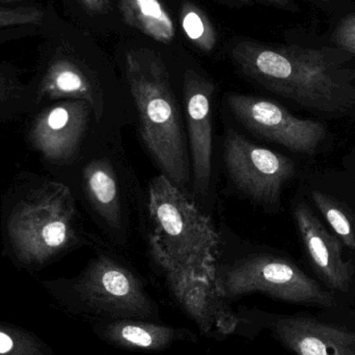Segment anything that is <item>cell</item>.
Instances as JSON below:
<instances>
[{"instance_id":"1","label":"cell","mask_w":355,"mask_h":355,"mask_svg":"<svg viewBox=\"0 0 355 355\" xmlns=\"http://www.w3.org/2000/svg\"><path fill=\"white\" fill-rule=\"evenodd\" d=\"M340 50L241 41L231 55L243 74L268 91L304 107L340 116L355 108V71L345 66L349 53Z\"/></svg>"},{"instance_id":"2","label":"cell","mask_w":355,"mask_h":355,"mask_svg":"<svg viewBox=\"0 0 355 355\" xmlns=\"http://www.w3.org/2000/svg\"><path fill=\"white\" fill-rule=\"evenodd\" d=\"M126 76L144 145L160 174L184 191L191 175L190 158L166 64L155 52L131 50L126 54Z\"/></svg>"},{"instance_id":"3","label":"cell","mask_w":355,"mask_h":355,"mask_svg":"<svg viewBox=\"0 0 355 355\" xmlns=\"http://www.w3.org/2000/svg\"><path fill=\"white\" fill-rule=\"evenodd\" d=\"M235 315L234 334L252 340L267 331L292 355H355V311L348 306L294 314L239 308Z\"/></svg>"},{"instance_id":"4","label":"cell","mask_w":355,"mask_h":355,"mask_svg":"<svg viewBox=\"0 0 355 355\" xmlns=\"http://www.w3.org/2000/svg\"><path fill=\"white\" fill-rule=\"evenodd\" d=\"M148 242L180 264H217L220 236L196 205L164 175L149 184Z\"/></svg>"},{"instance_id":"5","label":"cell","mask_w":355,"mask_h":355,"mask_svg":"<svg viewBox=\"0 0 355 355\" xmlns=\"http://www.w3.org/2000/svg\"><path fill=\"white\" fill-rule=\"evenodd\" d=\"M216 287L225 302L259 293L277 302L308 308L343 304L295 263L270 254H250L231 264L217 265Z\"/></svg>"},{"instance_id":"6","label":"cell","mask_w":355,"mask_h":355,"mask_svg":"<svg viewBox=\"0 0 355 355\" xmlns=\"http://www.w3.org/2000/svg\"><path fill=\"white\" fill-rule=\"evenodd\" d=\"M87 308L100 319H143L162 322L159 306L143 279L110 254L96 259L81 286Z\"/></svg>"},{"instance_id":"7","label":"cell","mask_w":355,"mask_h":355,"mask_svg":"<svg viewBox=\"0 0 355 355\" xmlns=\"http://www.w3.org/2000/svg\"><path fill=\"white\" fill-rule=\"evenodd\" d=\"M223 159L232 183L252 202L275 208L295 174L287 156L252 143L233 129L225 133Z\"/></svg>"},{"instance_id":"8","label":"cell","mask_w":355,"mask_h":355,"mask_svg":"<svg viewBox=\"0 0 355 355\" xmlns=\"http://www.w3.org/2000/svg\"><path fill=\"white\" fill-rule=\"evenodd\" d=\"M227 103L232 114L250 132L296 153L313 155L327 137L322 123L302 119L272 100L231 93Z\"/></svg>"},{"instance_id":"9","label":"cell","mask_w":355,"mask_h":355,"mask_svg":"<svg viewBox=\"0 0 355 355\" xmlns=\"http://www.w3.org/2000/svg\"><path fill=\"white\" fill-rule=\"evenodd\" d=\"M293 216L311 266L324 284L325 289L345 304L342 297L352 292L354 263L344 258L339 239L327 231L304 200L294 205Z\"/></svg>"},{"instance_id":"10","label":"cell","mask_w":355,"mask_h":355,"mask_svg":"<svg viewBox=\"0 0 355 355\" xmlns=\"http://www.w3.org/2000/svg\"><path fill=\"white\" fill-rule=\"evenodd\" d=\"M214 85L192 70L184 75L183 99L194 190L204 196L212 177V99Z\"/></svg>"},{"instance_id":"11","label":"cell","mask_w":355,"mask_h":355,"mask_svg":"<svg viewBox=\"0 0 355 355\" xmlns=\"http://www.w3.org/2000/svg\"><path fill=\"white\" fill-rule=\"evenodd\" d=\"M98 337L116 349L132 352H162L177 342H196L192 331L143 319H100Z\"/></svg>"},{"instance_id":"12","label":"cell","mask_w":355,"mask_h":355,"mask_svg":"<svg viewBox=\"0 0 355 355\" xmlns=\"http://www.w3.org/2000/svg\"><path fill=\"white\" fill-rule=\"evenodd\" d=\"M127 24L160 43L174 40L175 25L159 0H119Z\"/></svg>"},{"instance_id":"13","label":"cell","mask_w":355,"mask_h":355,"mask_svg":"<svg viewBox=\"0 0 355 355\" xmlns=\"http://www.w3.org/2000/svg\"><path fill=\"white\" fill-rule=\"evenodd\" d=\"M87 187L96 208L107 225L118 227L121 219V200L118 179L108 162H96L87 172Z\"/></svg>"},{"instance_id":"14","label":"cell","mask_w":355,"mask_h":355,"mask_svg":"<svg viewBox=\"0 0 355 355\" xmlns=\"http://www.w3.org/2000/svg\"><path fill=\"white\" fill-rule=\"evenodd\" d=\"M313 202L338 239L347 248L355 250V213L345 202L314 189L311 191Z\"/></svg>"},{"instance_id":"15","label":"cell","mask_w":355,"mask_h":355,"mask_svg":"<svg viewBox=\"0 0 355 355\" xmlns=\"http://www.w3.org/2000/svg\"><path fill=\"white\" fill-rule=\"evenodd\" d=\"M181 25L188 39L200 50L210 52L216 45L217 35L208 17L192 2L185 1L181 8Z\"/></svg>"},{"instance_id":"16","label":"cell","mask_w":355,"mask_h":355,"mask_svg":"<svg viewBox=\"0 0 355 355\" xmlns=\"http://www.w3.org/2000/svg\"><path fill=\"white\" fill-rule=\"evenodd\" d=\"M68 213L52 218L47 221L41 232L42 240L46 248L56 250L64 246L68 242L71 235L70 225H69Z\"/></svg>"},{"instance_id":"17","label":"cell","mask_w":355,"mask_h":355,"mask_svg":"<svg viewBox=\"0 0 355 355\" xmlns=\"http://www.w3.org/2000/svg\"><path fill=\"white\" fill-rule=\"evenodd\" d=\"M44 14V6H16L6 8L0 6V19L10 21L16 26L33 25L37 27L41 22Z\"/></svg>"},{"instance_id":"18","label":"cell","mask_w":355,"mask_h":355,"mask_svg":"<svg viewBox=\"0 0 355 355\" xmlns=\"http://www.w3.org/2000/svg\"><path fill=\"white\" fill-rule=\"evenodd\" d=\"M331 41L340 49L355 56V12L338 23L331 35Z\"/></svg>"},{"instance_id":"19","label":"cell","mask_w":355,"mask_h":355,"mask_svg":"<svg viewBox=\"0 0 355 355\" xmlns=\"http://www.w3.org/2000/svg\"><path fill=\"white\" fill-rule=\"evenodd\" d=\"M67 6H73V10H80L87 16H98L107 14L110 10L108 0H64Z\"/></svg>"},{"instance_id":"20","label":"cell","mask_w":355,"mask_h":355,"mask_svg":"<svg viewBox=\"0 0 355 355\" xmlns=\"http://www.w3.org/2000/svg\"><path fill=\"white\" fill-rule=\"evenodd\" d=\"M263 1L279 6V8H284V10H297V6L291 0H263Z\"/></svg>"},{"instance_id":"21","label":"cell","mask_w":355,"mask_h":355,"mask_svg":"<svg viewBox=\"0 0 355 355\" xmlns=\"http://www.w3.org/2000/svg\"><path fill=\"white\" fill-rule=\"evenodd\" d=\"M12 347V341L6 334L0 333V354H6Z\"/></svg>"},{"instance_id":"22","label":"cell","mask_w":355,"mask_h":355,"mask_svg":"<svg viewBox=\"0 0 355 355\" xmlns=\"http://www.w3.org/2000/svg\"><path fill=\"white\" fill-rule=\"evenodd\" d=\"M24 1H26V0H0V6H6V8H14V6H10Z\"/></svg>"},{"instance_id":"23","label":"cell","mask_w":355,"mask_h":355,"mask_svg":"<svg viewBox=\"0 0 355 355\" xmlns=\"http://www.w3.org/2000/svg\"><path fill=\"white\" fill-rule=\"evenodd\" d=\"M16 26L14 23L10 22V21L2 20L0 19V29L2 28H8V27Z\"/></svg>"},{"instance_id":"24","label":"cell","mask_w":355,"mask_h":355,"mask_svg":"<svg viewBox=\"0 0 355 355\" xmlns=\"http://www.w3.org/2000/svg\"><path fill=\"white\" fill-rule=\"evenodd\" d=\"M233 1L241 2V3H246V2L250 1V0H233Z\"/></svg>"},{"instance_id":"25","label":"cell","mask_w":355,"mask_h":355,"mask_svg":"<svg viewBox=\"0 0 355 355\" xmlns=\"http://www.w3.org/2000/svg\"><path fill=\"white\" fill-rule=\"evenodd\" d=\"M321 1H329V0H321Z\"/></svg>"}]
</instances>
